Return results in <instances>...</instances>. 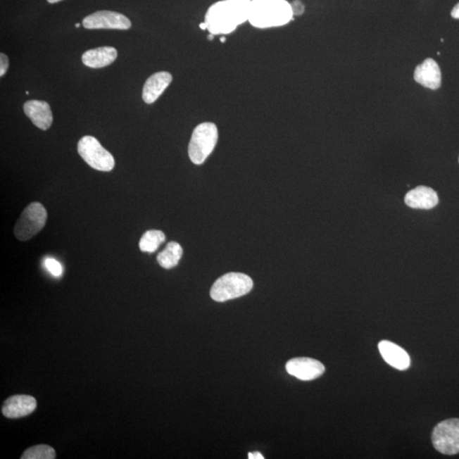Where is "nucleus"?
<instances>
[{
  "mask_svg": "<svg viewBox=\"0 0 459 459\" xmlns=\"http://www.w3.org/2000/svg\"><path fill=\"white\" fill-rule=\"evenodd\" d=\"M24 113L30 118L32 124L40 130L51 128L53 116L50 105L43 101H28L23 106Z\"/></svg>",
  "mask_w": 459,
  "mask_h": 459,
  "instance_id": "obj_12",
  "label": "nucleus"
},
{
  "mask_svg": "<svg viewBox=\"0 0 459 459\" xmlns=\"http://www.w3.org/2000/svg\"><path fill=\"white\" fill-rule=\"evenodd\" d=\"M166 239L165 233L158 230H150L143 234L139 243L142 252L153 253Z\"/></svg>",
  "mask_w": 459,
  "mask_h": 459,
  "instance_id": "obj_18",
  "label": "nucleus"
},
{
  "mask_svg": "<svg viewBox=\"0 0 459 459\" xmlns=\"http://www.w3.org/2000/svg\"><path fill=\"white\" fill-rule=\"evenodd\" d=\"M75 27H80V23H76V24H75Z\"/></svg>",
  "mask_w": 459,
  "mask_h": 459,
  "instance_id": "obj_29",
  "label": "nucleus"
},
{
  "mask_svg": "<svg viewBox=\"0 0 459 459\" xmlns=\"http://www.w3.org/2000/svg\"><path fill=\"white\" fill-rule=\"evenodd\" d=\"M381 356L389 365L398 370H405L410 366V358L408 352L395 343L382 340L379 344Z\"/></svg>",
  "mask_w": 459,
  "mask_h": 459,
  "instance_id": "obj_14",
  "label": "nucleus"
},
{
  "mask_svg": "<svg viewBox=\"0 0 459 459\" xmlns=\"http://www.w3.org/2000/svg\"><path fill=\"white\" fill-rule=\"evenodd\" d=\"M415 80L425 88L436 90L441 85V72L436 61L426 59L417 65L415 71Z\"/></svg>",
  "mask_w": 459,
  "mask_h": 459,
  "instance_id": "obj_11",
  "label": "nucleus"
},
{
  "mask_svg": "<svg viewBox=\"0 0 459 459\" xmlns=\"http://www.w3.org/2000/svg\"><path fill=\"white\" fill-rule=\"evenodd\" d=\"M77 151L92 169L103 172L113 170L115 160L113 155L95 137L86 135L81 138L77 143Z\"/></svg>",
  "mask_w": 459,
  "mask_h": 459,
  "instance_id": "obj_6",
  "label": "nucleus"
},
{
  "mask_svg": "<svg viewBox=\"0 0 459 459\" xmlns=\"http://www.w3.org/2000/svg\"><path fill=\"white\" fill-rule=\"evenodd\" d=\"M251 0H222L208 10L204 23L211 34H228L249 22Z\"/></svg>",
  "mask_w": 459,
  "mask_h": 459,
  "instance_id": "obj_1",
  "label": "nucleus"
},
{
  "mask_svg": "<svg viewBox=\"0 0 459 459\" xmlns=\"http://www.w3.org/2000/svg\"><path fill=\"white\" fill-rule=\"evenodd\" d=\"M117 57L116 49L104 46L85 51L82 56V61L89 68H101L112 64Z\"/></svg>",
  "mask_w": 459,
  "mask_h": 459,
  "instance_id": "obj_16",
  "label": "nucleus"
},
{
  "mask_svg": "<svg viewBox=\"0 0 459 459\" xmlns=\"http://www.w3.org/2000/svg\"><path fill=\"white\" fill-rule=\"evenodd\" d=\"M294 18L291 4L286 0H251L249 22L257 28L286 25Z\"/></svg>",
  "mask_w": 459,
  "mask_h": 459,
  "instance_id": "obj_2",
  "label": "nucleus"
},
{
  "mask_svg": "<svg viewBox=\"0 0 459 459\" xmlns=\"http://www.w3.org/2000/svg\"><path fill=\"white\" fill-rule=\"evenodd\" d=\"M45 268L49 270V272L53 275L56 277H59L63 275V266L55 259L52 258H48V259L44 261Z\"/></svg>",
  "mask_w": 459,
  "mask_h": 459,
  "instance_id": "obj_20",
  "label": "nucleus"
},
{
  "mask_svg": "<svg viewBox=\"0 0 459 459\" xmlns=\"http://www.w3.org/2000/svg\"><path fill=\"white\" fill-rule=\"evenodd\" d=\"M37 408L34 397L27 395H16L8 398L2 407L3 415L8 419H19L31 415Z\"/></svg>",
  "mask_w": 459,
  "mask_h": 459,
  "instance_id": "obj_10",
  "label": "nucleus"
},
{
  "mask_svg": "<svg viewBox=\"0 0 459 459\" xmlns=\"http://www.w3.org/2000/svg\"><path fill=\"white\" fill-rule=\"evenodd\" d=\"M253 286V280L248 275L227 273L220 277L213 285L210 296L215 301L225 302L249 294Z\"/></svg>",
  "mask_w": 459,
  "mask_h": 459,
  "instance_id": "obj_3",
  "label": "nucleus"
},
{
  "mask_svg": "<svg viewBox=\"0 0 459 459\" xmlns=\"http://www.w3.org/2000/svg\"><path fill=\"white\" fill-rule=\"evenodd\" d=\"M86 30H128L131 22L125 15L110 11H97L86 16L83 20Z\"/></svg>",
  "mask_w": 459,
  "mask_h": 459,
  "instance_id": "obj_8",
  "label": "nucleus"
},
{
  "mask_svg": "<svg viewBox=\"0 0 459 459\" xmlns=\"http://www.w3.org/2000/svg\"><path fill=\"white\" fill-rule=\"evenodd\" d=\"M225 40H227V39H225V37H222V38H220V42L225 43Z\"/></svg>",
  "mask_w": 459,
  "mask_h": 459,
  "instance_id": "obj_28",
  "label": "nucleus"
},
{
  "mask_svg": "<svg viewBox=\"0 0 459 459\" xmlns=\"http://www.w3.org/2000/svg\"><path fill=\"white\" fill-rule=\"evenodd\" d=\"M47 1L50 4H55L61 1V0H47Z\"/></svg>",
  "mask_w": 459,
  "mask_h": 459,
  "instance_id": "obj_26",
  "label": "nucleus"
},
{
  "mask_svg": "<svg viewBox=\"0 0 459 459\" xmlns=\"http://www.w3.org/2000/svg\"><path fill=\"white\" fill-rule=\"evenodd\" d=\"M8 68H9V59L6 54L1 53L0 54V76L3 77L6 75Z\"/></svg>",
  "mask_w": 459,
  "mask_h": 459,
  "instance_id": "obj_21",
  "label": "nucleus"
},
{
  "mask_svg": "<svg viewBox=\"0 0 459 459\" xmlns=\"http://www.w3.org/2000/svg\"><path fill=\"white\" fill-rule=\"evenodd\" d=\"M47 211L40 203H32L16 221L14 233L16 239L25 241L32 239L44 227Z\"/></svg>",
  "mask_w": 459,
  "mask_h": 459,
  "instance_id": "obj_5",
  "label": "nucleus"
},
{
  "mask_svg": "<svg viewBox=\"0 0 459 459\" xmlns=\"http://www.w3.org/2000/svg\"><path fill=\"white\" fill-rule=\"evenodd\" d=\"M432 439L438 452L446 455L459 453V420L440 422L433 429Z\"/></svg>",
  "mask_w": 459,
  "mask_h": 459,
  "instance_id": "obj_7",
  "label": "nucleus"
},
{
  "mask_svg": "<svg viewBox=\"0 0 459 459\" xmlns=\"http://www.w3.org/2000/svg\"><path fill=\"white\" fill-rule=\"evenodd\" d=\"M208 39L210 40L214 39V34H210V35L208 37Z\"/></svg>",
  "mask_w": 459,
  "mask_h": 459,
  "instance_id": "obj_27",
  "label": "nucleus"
},
{
  "mask_svg": "<svg viewBox=\"0 0 459 459\" xmlns=\"http://www.w3.org/2000/svg\"><path fill=\"white\" fill-rule=\"evenodd\" d=\"M451 15L454 19H459V3L453 7L452 12H451Z\"/></svg>",
  "mask_w": 459,
  "mask_h": 459,
  "instance_id": "obj_23",
  "label": "nucleus"
},
{
  "mask_svg": "<svg viewBox=\"0 0 459 459\" xmlns=\"http://www.w3.org/2000/svg\"><path fill=\"white\" fill-rule=\"evenodd\" d=\"M439 199L432 188L420 186L408 192L405 203L408 206L420 210H430L436 207Z\"/></svg>",
  "mask_w": 459,
  "mask_h": 459,
  "instance_id": "obj_15",
  "label": "nucleus"
},
{
  "mask_svg": "<svg viewBox=\"0 0 459 459\" xmlns=\"http://www.w3.org/2000/svg\"><path fill=\"white\" fill-rule=\"evenodd\" d=\"M218 141V130L213 122H203L196 127L192 133L188 153L191 161L196 165H203L214 151Z\"/></svg>",
  "mask_w": 459,
  "mask_h": 459,
  "instance_id": "obj_4",
  "label": "nucleus"
},
{
  "mask_svg": "<svg viewBox=\"0 0 459 459\" xmlns=\"http://www.w3.org/2000/svg\"><path fill=\"white\" fill-rule=\"evenodd\" d=\"M183 255V249L176 241H170L158 256V262L163 268L172 269L179 264Z\"/></svg>",
  "mask_w": 459,
  "mask_h": 459,
  "instance_id": "obj_17",
  "label": "nucleus"
},
{
  "mask_svg": "<svg viewBox=\"0 0 459 459\" xmlns=\"http://www.w3.org/2000/svg\"><path fill=\"white\" fill-rule=\"evenodd\" d=\"M286 370L298 379L310 381L325 374V367L317 360L298 358L289 360L286 364Z\"/></svg>",
  "mask_w": 459,
  "mask_h": 459,
  "instance_id": "obj_9",
  "label": "nucleus"
},
{
  "mask_svg": "<svg viewBox=\"0 0 459 459\" xmlns=\"http://www.w3.org/2000/svg\"><path fill=\"white\" fill-rule=\"evenodd\" d=\"M249 459H264L263 455H262L259 452H255V453H249Z\"/></svg>",
  "mask_w": 459,
  "mask_h": 459,
  "instance_id": "obj_24",
  "label": "nucleus"
},
{
  "mask_svg": "<svg viewBox=\"0 0 459 459\" xmlns=\"http://www.w3.org/2000/svg\"><path fill=\"white\" fill-rule=\"evenodd\" d=\"M199 27H200L201 30H207V25H206V23H201Z\"/></svg>",
  "mask_w": 459,
  "mask_h": 459,
  "instance_id": "obj_25",
  "label": "nucleus"
},
{
  "mask_svg": "<svg viewBox=\"0 0 459 459\" xmlns=\"http://www.w3.org/2000/svg\"><path fill=\"white\" fill-rule=\"evenodd\" d=\"M173 77L168 72H158L146 80L143 87L142 99L146 104H153L169 87Z\"/></svg>",
  "mask_w": 459,
  "mask_h": 459,
  "instance_id": "obj_13",
  "label": "nucleus"
},
{
  "mask_svg": "<svg viewBox=\"0 0 459 459\" xmlns=\"http://www.w3.org/2000/svg\"><path fill=\"white\" fill-rule=\"evenodd\" d=\"M56 454L54 448L47 445H38L24 452L22 459H54Z\"/></svg>",
  "mask_w": 459,
  "mask_h": 459,
  "instance_id": "obj_19",
  "label": "nucleus"
},
{
  "mask_svg": "<svg viewBox=\"0 0 459 459\" xmlns=\"http://www.w3.org/2000/svg\"><path fill=\"white\" fill-rule=\"evenodd\" d=\"M291 7H292L294 15H301L304 13L305 6L303 5L301 1H298V0H295V1L291 4Z\"/></svg>",
  "mask_w": 459,
  "mask_h": 459,
  "instance_id": "obj_22",
  "label": "nucleus"
}]
</instances>
